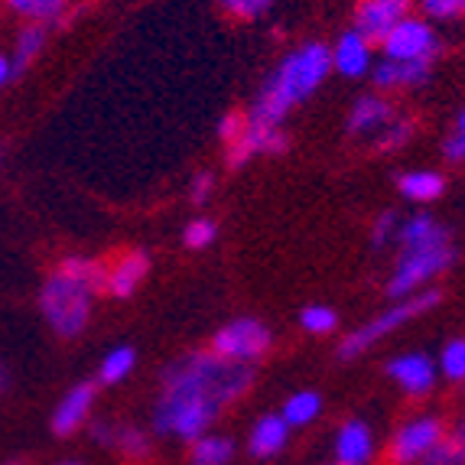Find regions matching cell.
<instances>
[{
	"mask_svg": "<svg viewBox=\"0 0 465 465\" xmlns=\"http://www.w3.org/2000/svg\"><path fill=\"white\" fill-rule=\"evenodd\" d=\"M442 374L450 381H465V339H452L442 349Z\"/></svg>",
	"mask_w": 465,
	"mask_h": 465,
	"instance_id": "f1b7e54d",
	"label": "cell"
},
{
	"mask_svg": "<svg viewBox=\"0 0 465 465\" xmlns=\"http://www.w3.org/2000/svg\"><path fill=\"white\" fill-rule=\"evenodd\" d=\"M114 450H121L127 459H143L150 452V440L147 433H140L134 427H114V440H111Z\"/></svg>",
	"mask_w": 465,
	"mask_h": 465,
	"instance_id": "484cf974",
	"label": "cell"
},
{
	"mask_svg": "<svg viewBox=\"0 0 465 465\" xmlns=\"http://www.w3.org/2000/svg\"><path fill=\"white\" fill-rule=\"evenodd\" d=\"M319 411H322V397L316 391H300V394H293L283 403L280 417L287 420L290 427H306V423H312L319 417Z\"/></svg>",
	"mask_w": 465,
	"mask_h": 465,
	"instance_id": "cb8c5ba5",
	"label": "cell"
},
{
	"mask_svg": "<svg viewBox=\"0 0 465 465\" xmlns=\"http://www.w3.org/2000/svg\"><path fill=\"white\" fill-rule=\"evenodd\" d=\"M92 440L101 442V446H111V440H114V427H111V423H101V420H94V423H92Z\"/></svg>",
	"mask_w": 465,
	"mask_h": 465,
	"instance_id": "d590c367",
	"label": "cell"
},
{
	"mask_svg": "<svg viewBox=\"0 0 465 465\" xmlns=\"http://www.w3.org/2000/svg\"><path fill=\"white\" fill-rule=\"evenodd\" d=\"M442 153L450 156V160H465V111L459 114L456 134H452V137L442 143Z\"/></svg>",
	"mask_w": 465,
	"mask_h": 465,
	"instance_id": "836d02e7",
	"label": "cell"
},
{
	"mask_svg": "<svg viewBox=\"0 0 465 465\" xmlns=\"http://www.w3.org/2000/svg\"><path fill=\"white\" fill-rule=\"evenodd\" d=\"M46 46V26L43 24H26L24 30L16 33V43L10 49V65H14V78H20L33 63L36 55Z\"/></svg>",
	"mask_w": 465,
	"mask_h": 465,
	"instance_id": "d6986e66",
	"label": "cell"
},
{
	"mask_svg": "<svg viewBox=\"0 0 465 465\" xmlns=\"http://www.w3.org/2000/svg\"><path fill=\"white\" fill-rule=\"evenodd\" d=\"M7 465H20V462H7Z\"/></svg>",
	"mask_w": 465,
	"mask_h": 465,
	"instance_id": "b9f144b4",
	"label": "cell"
},
{
	"mask_svg": "<svg viewBox=\"0 0 465 465\" xmlns=\"http://www.w3.org/2000/svg\"><path fill=\"white\" fill-rule=\"evenodd\" d=\"M430 78L427 59H384L374 65V85L378 88H407L423 85Z\"/></svg>",
	"mask_w": 465,
	"mask_h": 465,
	"instance_id": "9a60e30c",
	"label": "cell"
},
{
	"mask_svg": "<svg viewBox=\"0 0 465 465\" xmlns=\"http://www.w3.org/2000/svg\"><path fill=\"white\" fill-rule=\"evenodd\" d=\"M215 234H218V225L212 222V218H195V222H189V225H186L183 241H186V248L202 251V248H209L212 241H215Z\"/></svg>",
	"mask_w": 465,
	"mask_h": 465,
	"instance_id": "83f0119b",
	"label": "cell"
},
{
	"mask_svg": "<svg viewBox=\"0 0 465 465\" xmlns=\"http://www.w3.org/2000/svg\"><path fill=\"white\" fill-rule=\"evenodd\" d=\"M267 349H271V329L251 316L228 322V326L212 339V351H215V355L228 358V361H244V365L257 361Z\"/></svg>",
	"mask_w": 465,
	"mask_h": 465,
	"instance_id": "8992f818",
	"label": "cell"
},
{
	"mask_svg": "<svg viewBox=\"0 0 465 465\" xmlns=\"http://www.w3.org/2000/svg\"><path fill=\"white\" fill-rule=\"evenodd\" d=\"M413 0H361L355 10V30L371 43L384 39L397 24H401Z\"/></svg>",
	"mask_w": 465,
	"mask_h": 465,
	"instance_id": "9c48e42d",
	"label": "cell"
},
{
	"mask_svg": "<svg viewBox=\"0 0 465 465\" xmlns=\"http://www.w3.org/2000/svg\"><path fill=\"white\" fill-rule=\"evenodd\" d=\"M212 186H215V179L209 176V173H199L193 183V193H189V199H193V205H205L212 195Z\"/></svg>",
	"mask_w": 465,
	"mask_h": 465,
	"instance_id": "e575fe53",
	"label": "cell"
},
{
	"mask_svg": "<svg viewBox=\"0 0 465 465\" xmlns=\"http://www.w3.org/2000/svg\"><path fill=\"white\" fill-rule=\"evenodd\" d=\"M234 456V442L228 436H199L193 440V465H228Z\"/></svg>",
	"mask_w": 465,
	"mask_h": 465,
	"instance_id": "44dd1931",
	"label": "cell"
},
{
	"mask_svg": "<svg viewBox=\"0 0 465 465\" xmlns=\"http://www.w3.org/2000/svg\"><path fill=\"white\" fill-rule=\"evenodd\" d=\"M134 365H137V351H134L131 345H117V349L108 351L104 361H101L98 384H108V388L111 384H121V381L134 371Z\"/></svg>",
	"mask_w": 465,
	"mask_h": 465,
	"instance_id": "7402d4cb",
	"label": "cell"
},
{
	"mask_svg": "<svg viewBox=\"0 0 465 465\" xmlns=\"http://www.w3.org/2000/svg\"><path fill=\"white\" fill-rule=\"evenodd\" d=\"M222 4H225L228 10H234V14H241V7H244L248 0H222Z\"/></svg>",
	"mask_w": 465,
	"mask_h": 465,
	"instance_id": "ab89813d",
	"label": "cell"
},
{
	"mask_svg": "<svg viewBox=\"0 0 465 465\" xmlns=\"http://www.w3.org/2000/svg\"><path fill=\"white\" fill-rule=\"evenodd\" d=\"M411 121H403V117H394V124L388 127V131L381 134V140L374 143L378 150H397V147H403L407 140H411Z\"/></svg>",
	"mask_w": 465,
	"mask_h": 465,
	"instance_id": "f546056e",
	"label": "cell"
},
{
	"mask_svg": "<svg viewBox=\"0 0 465 465\" xmlns=\"http://www.w3.org/2000/svg\"><path fill=\"white\" fill-rule=\"evenodd\" d=\"M244 127H248V117L238 114V111H232V114L222 117V124H218V134H222V140H228V143H234V140L244 134Z\"/></svg>",
	"mask_w": 465,
	"mask_h": 465,
	"instance_id": "d6a6232c",
	"label": "cell"
},
{
	"mask_svg": "<svg viewBox=\"0 0 465 465\" xmlns=\"http://www.w3.org/2000/svg\"><path fill=\"white\" fill-rule=\"evenodd\" d=\"M271 4L273 0H248V4H244V7H241V14L238 16H261V14H267V10H271Z\"/></svg>",
	"mask_w": 465,
	"mask_h": 465,
	"instance_id": "8d00e7d4",
	"label": "cell"
},
{
	"mask_svg": "<svg viewBox=\"0 0 465 465\" xmlns=\"http://www.w3.org/2000/svg\"><path fill=\"white\" fill-rule=\"evenodd\" d=\"M423 465H465V420L423 456Z\"/></svg>",
	"mask_w": 465,
	"mask_h": 465,
	"instance_id": "603a6c76",
	"label": "cell"
},
{
	"mask_svg": "<svg viewBox=\"0 0 465 465\" xmlns=\"http://www.w3.org/2000/svg\"><path fill=\"white\" fill-rule=\"evenodd\" d=\"M332 72V49L322 43H306L296 53H290L271 75L264 78V85L257 92L254 108L248 114L251 127H280L283 117L310 98L326 75Z\"/></svg>",
	"mask_w": 465,
	"mask_h": 465,
	"instance_id": "7a4b0ae2",
	"label": "cell"
},
{
	"mask_svg": "<svg viewBox=\"0 0 465 465\" xmlns=\"http://www.w3.org/2000/svg\"><path fill=\"white\" fill-rule=\"evenodd\" d=\"M388 374L411 397H423L436 384V365L427 355H401L388 365Z\"/></svg>",
	"mask_w": 465,
	"mask_h": 465,
	"instance_id": "4fadbf2b",
	"label": "cell"
},
{
	"mask_svg": "<svg viewBox=\"0 0 465 465\" xmlns=\"http://www.w3.org/2000/svg\"><path fill=\"white\" fill-rule=\"evenodd\" d=\"M300 322L306 332L326 335L339 326V316H335V310H329V306H306V310L300 312Z\"/></svg>",
	"mask_w": 465,
	"mask_h": 465,
	"instance_id": "4316f807",
	"label": "cell"
},
{
	"mask_svg": "<svg viewBox=\"0 0 465 465\" xmlns=\"http://www.w3.org/2000/svg\"><path fill=\"white\" fill-rule=\"evenodd\" d=\"M108 267L88 257H65L59 271L49 273V280L39 290V310L46 316L55 335L75 339L88 326L94 293H104Z\"/></svg>",
	"mask_w": 465,
	"mask_h": 465,
	"instance_id": "3957f363",
	"label": "cell"
},
{
	"mask_svg": "<svg viewBox=\"0 0 465 465\" xmlns=\"http://www.w3.org/2000/svg\"><path fill=\"white\" fill-rule=\"evenodd\" d=\"M290 147L287 134L280 131V127H244V134H241L238 140L232 143V150H228V166L232 170H238V166H244L251 160V156L257 153H283V150Z\"/></svg>",
	"mask_w": 465,
	"mask_h": 465,
	"instance_id": "8fae6325",
	"label": "cell"
},
{
	"mask_svg": "<svg viewBox=\"0 0 465 465\" xmlns=\"http://www.w3.org/2000/svg\"><path fill=\"white\" fill-rule=\"evenodd\" d=\"M397 241H401V261L388 280V293L394 300L417 293L420 287H427L430 280L456 264V248H452L450 232L436 225L430 215L407 218L397 228Z\"/></svg>",
	"mask_w": 465,
	"mask_h": 465,
	"instance_id": "277c9868",
	"label": "cell"
},
{
	"mask_svg": "<svg viewBox=\"0 0 465 465\" xmlns=\"http://www.w3.org/2000/svg\"><path fill=\"white\" fill-rule=\"evenodd\" d=\"M335 465H341V462H335Z\"/></svg>",
	"mask_w": 465,
	"mask_h": 465,
	"instance_id": "7bdbcfd3",
	"label": "cell"
},
{
	"mask_svg": "<svg viewBox=\"0 0 465 465\" xmlns=\"http://www.w3.org/2000/svg\"><path fill=\"white\" fill-rule=\"evenodd\" d=\"M397 186H401V193L411 202H433L446 189V179L433 170H417V173H403L397 179Z\"/></svg>",
	"mask_w": 465,
	"mask_h": 465,
	"instance_id": "ffe728a7",
	"label": "cell"
},
{
	"mask_svg": "<svg viewBox=\"0 0 465 465\" xmlns=\"http://www.w3.org/2000/svg\"><path fill=\"white\" fill-rule=\"evenodd\" d=\"M69 0H7V7L16 16H24L26 24H46L63 14Z\"/></svg>",
	"mask_w": 465,
	"mask_h": 465,
	"instance_id": "d4e9b609",
	"label": "cell"
},
{
	"mask_svg": "<svg viewBox=\"0 0 465 465\" xmlns=\"http://www.w3.org/2000/svg\"><path fill=\"white\" fill-rule=\"evenodd\" d=\"M94 381H82L75 384L72 391H65V397L55 403L53 420H49V427H53L55 436H72L78 427H85L88 417H92V407H94Z\"/></svg>",
	"mask_w": 465,
	"mask_h": 465,
	"instance_id": "30bf717a",
	"label": "cell"
},
{
	"mask_svg": "<svg viewBox=\"0 0 465 465\" xmlns=\"http://www.w3.org/2000/svg\"><path fill=\"white\" fill-rule=\"evenodd\" d=\"M394 111H391L388 101L381 98H371V94H365V98L355 101V108H351L349 114V131L355 134V137H368L378 143L381 134L388 131L391 124H394Z\"/></svg>",
	"mask_w": 465,
	"mask_h": 465,
	"instance_id": "7c38bea8",
	"label": "cell"
},
{
	"mask_svg": "<svg viewBox=\"0 0 465 465\" xmlns=\"http://www.w3.org/2000/svg\"><path fill=\"white\" fill-rule=\"evenodd\" d=\"M332 69H339L341 75L358 78L371 69V53H368V39L358 30L341 33L339 43L332 49Z\"/></svg>",
	"mask_w": 465,
	"mask_h": 465,
	"instance_id": "2e32d148",
	"label": "cell"
},
{
	"mask_svg": "<svg viewBox=\"0 0 465 465\" xmlns=\"http://www.w3.org/2000/svg\"><path fill=\"white\" fill-rule=\"evenodd\" d=\"M427 16L433 20H456V16H465V0H420Z\"/></svg>",
	"mask_w": 465,
	"mask_h": 465,
	"instance_id": "4dcf8cb0",
	"label": "cell"
},
{
	"mask_svg": "<svg viewBox=\"0 0 465 465\" xmlns=\"http://www.w3.org/2000/svg\"><path fill=\"white\" fill-rule=\"evenodd\" d=\"M14 82V65H10V53H0V88Z\"/></svg>",
	"mask_w": 465,
	"mask_h": 465,
	"instance_id": "74e56055",
	"label": "cell"
},
{
	"mask_svg": "<svg viewBox=\"0 0 465 465\" xmlns=\"http://www.w3.org/2000/svg\"><path fill=\"white\" fill-rule=\"evenodd\" d=\"M374 452L371 430L361 423V420H349L345 427L339 430V440H335V456L341 465H365Z\"/></svg>",
	"mask_w": 465,
	"mask_h": 465,
	"instance_id": "ac0fdd59",
	"label": "cell"
},
{
	"mask_svg": "<svg viewBox=\"0 0 465 465\" xmlns=\"http://www.w3.org/2000/svg\"><path fill=\"white\" fill-rule=\"evenodd\" d=\"M397 228H401L397 225V212H381L371 225V244L374 248H384V244L397 234Z\"/></svg>",
	"mask_w": 465,
	"mask_h": 465,
	"instance_id": "1f68e13d",
	"label": "cell"
},
{
	"mask_svg": "<svg viewBox=\"0 0 465 465\" xmlns=\"http://www.w3.org/2000/svg\"><path fill=\"white\" fill-rule=\"evenodd\" d=\"M7 388H10V371L7 365H0V394H7Z\"/></svg>",
	"mask_w": 465,
	"mask_h": 465,
	"instance_id": "f35d334b",
	"label": "cell"
},
{
	"mask_svg": "<svg viewBox=\"0 0 465 465\" xmlns=\"http://www.w3.org/2000/svg\"><path fill=\"white\" fill-rule=\"evenodd\" d=\"M59 465H82V462H59Z\"/></svg>",
	"mask_w": 465,
	"mask_h": 465,
	"instance_id": "60d3db41",
	"label": "cell"
},
{
	"mask_svg": "<svg viewBox=\"0 0 465 465\" xmlns=\"http://www.w3.org/2000/svg\"><path fill=\"white\" fill-rule=\"evenodd\" d=\"M440 300H442L440 290H423V293L403 296V300H397L391 310H384L381 316H374L371 322H365L361 329H355L349 339H341V345H339L335 355H339V361H351V358H358L361 351H368L374 341H381L384 335L397 332V329L407 326L411 319L430 312Z\"/></svg>",
	"mask_w": 465,
	"mask_h": 465,
	"instance_id": "5b68a950",
	"label": "cell"
},
{
	"mask_svg": "<svg viewBox=\"0 0 465 465\" xmlns=\"http://www.w3.org/2000/svg\"><path fill=\"white\" fill-rule=\"evenodd\" d=\"M442 440V423L436 417H420L407 427H401V433L394 436L391 442V462L397 465H411V462H420V459L427 456L433 450L436 442Z\"/></svg>",
	"mask_w": 465,
	"mask_h": 465,
	"instance_id": "ba28073f",
	"label": "cell"
},
{
	"mask_svg": "<svg viewBox=\"0 0 465 465\" xmlns=\"http://www.w3.org/2000/svg\"><path fill=\"white\" fill-rule=\"evenodd\" d=\"M381 46H384V59H427V63H433L440 53V39H436L433 26H427L423 20L403 16L401 24L381 39Z\"/></svg>",
	"mask_w": 465,
	"mask_h": 465,
	"instance_id": "52a82bcc",
	"label": "cell"
},
{
	"mask_svg": "<svg viewBox=\"0 0 465 465\" xmlns=\"http://www.w3.org/2000/svg\"><path fill=\"white\" fill-rule=\"evenodd\" d=\"M287 436H290V423L280 413H267L254 423L251 430V440H248V450L254 459H271L277 456L283 446H287Z\"/></svg>",
	"mask_w": 465,
	"mask_h": 465,
	"instance_id": "e0dca14e",
	"label": "cell"
},
{
	"mask_svg": "<svg viewBox=\"0 0 465 465\" xmlns=\"http://www.w3.org/2000/svg\"><path fill=\"white\" fill-rule=\"evenodd\" d=\"M254 371L244 361H228L215 351H189L163 371L160 401L153 411L156 433L199 440L228 403L251 388Z\"/></svg>",
	"mask_w": 465,
	"mask_h": 465,
	"instance_id": "6da1fadb",
	"label": "cell"
},
{
	"mask_svg": "<svg viewBox=\"0 0 465 465\" xmlns=\"http://www.w3.org/2000/svg\"><path fill=\"white\" fill-rule=\"evenodd\" d=\"M150 271V254L147 251H131L127 257H121L114 267L108 271V283H104V293L117 296V300H127L134 296V290L143 283Z\"/></svg>",
	"mask_w": 465,
	"mask_h": 465,
	"instance_id": "5bb4252c",
	"label": "cell"
}]
</instances>
